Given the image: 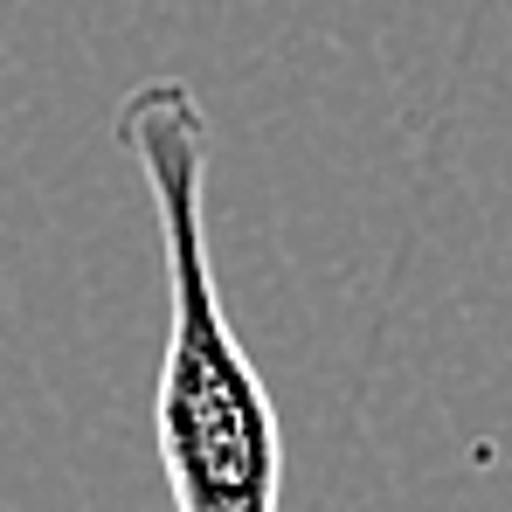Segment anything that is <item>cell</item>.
Instances as JSON below:
<instances>
[{
  "mask_svg": "<svg viewBox=\"0 0 512 512\" xmlns=\"http://www.w3.org/2000/svg\"><path fill=\"white\" fill-rule=\"evenodd\" d=\"M111 132L146 180L167 270V340L153 381L167 499L173 512H284V423L222 312L208 256V111L180 77H153L118 104Z\"/></svg>",
  "mask_w": 512,
  "mask_h": 512,
  "instance_id": "6da1fadb",
  "label": "cell"
}]
</instances>
